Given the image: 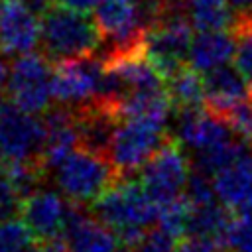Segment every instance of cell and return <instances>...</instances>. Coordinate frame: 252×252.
<instances>
[{
  "label": "cell",
  "instance_id": "obj_19",
  "mask_svg": "<svg viewBox=\"0 0 252 252\" xmlns=\"http://www.w3.org/2000/svg\"><path fill=\"white\" fill-rule=\"evenodd\" d=\"M230 217H232L230 209L224 203L209 201L203 205H193L187 234H207V236L220 238Z\"/></svg>",
  "mask_w": 252,
  "mask_h": 252
},
{
  "label": "cell",
  "instance_id": "obj_11",
  "mask_svg": "<svg viewBox=\"0 0 252 252\" xmlns=\"http://www.w3.org/2000/svg\"><path fill=\"white\" fill-rule=\"evenodd\" d=\"M69 203L55 191L37 187L22 199L20 217L37 240H47L63 232Z\"/></svg>",
  "mask_w": 252,
  "mask_h": 252
},
{
  "label": "cell",
  "instance_id": "obj_26",
  "mask_svg": "<svg viewBox=\"0 0 252 252\" xmlns=\"http://www.w3.org/2000/svg\"><path fill=\"white\" fill-rule=\"evenodd\" d=\"M209 177L211 175H207V173H201V171H195V169L191 171V175L187 179V185H185V197L191 201V205H203V203H209V201L217 199L215 185Z\"/></svg>",
  "mask_w": 252,
  "mask_h": 252
},
{
  "label": "cell",
  "instance_id": "obj_21",
  "mask_svg": "<svg viewBox=\"0 0 252 252\" xmlns=\"http://www.w3.org/2000/svg\"><path fill=\"white\" fill-rule=\"evenodd\" d=\"M230 30L236 43L234 63L238 71L252 83V10L238 12Z\"/></svg>",
  "mask_w": 252,
  "mask_h": 252
},
{
  "label": "cell",
  "instance_id": "obj_34",
  "mask_svg": "<svg viewBox=\"0 0 252 252\" xmlns=\"http://www.w3.org/2000/svg\"><path fill=\"white\" fill-rule=\"evenodd\" d=\"M144 2H154V0H144Z\"/></svg>",
  "mask_w": 252,
  "mask_h": 252
},
{
  "label": "cell",
  "instance_id": "obj_29",
  "mask_svg": "<svg viewBox=\"0 0 252 252\" xmlns=\"http://www.w3.org/2000/svg\"><path fill=\"white\" fill-rule=\"evenodd\" d=\"M57 4L71 8V10H79V12H89L94 10V6L98 4V0H55Z\"/></svg>",
  "mask_w": 252,
  "mask_h": 252
},
{
  "label": "cell",
  "instance_id": "obj_24",
  "mask_svg": "<svg viewBox=\"0 0 252 252\" xmlns=\"http://www.w3.org/2000/svg\"><path fill=\"white\" fill-rule=\"evenodd\" d=\"M220 118L230 126V130L244 142H252V98H246L232 108H228Z\"/></svg>",
  "mask_w": 252,
  "mask_h": 252
},
{
  "label": "cell",
  "instance_id": "obj_5",
  "mask_svg": "<svg viewBox=\"0 0 252 252\" xmlns=\"http://www.w3.org/2000/svg\"><path fill=\"white\" fill-rule=\"evenodd\" d=\"M49 59L41 53H26L18 55V59L12 63L10 73H8V83H6V93L8 100H12L18 108L30 112V114H39L47 110L53 91H51V77L53 73L49 71Z\"/></svg>",
  "mask_w": 252,
  "mask_h": 252
},
{
  "label": "cell",
  "instance_id": "obj_32",
  "mask_svg": "<svg viewBox=\"0 0 252 252\" xmlns=\"http://www.w3.org/2000/svg\"><path fill=\"white\" fill-rule=\"evenodd\" d=\"M20 252H43L41 250V244L37 242V244H28L24 250H20Z\"/></svg>",
  "mask_w": 252,
  "mask_h": 252
},
{
  "label": "cell",
  "instance_id": "obj_14",
  "mask_svg": "<svg viewBox=\"0 0 252 252\" xmlns=\"http://www.w3.org/2000/svg\"><path fill=\"white\" fill-rule=\"evenodd\" d=\"M215 193L230 211H252V156L246 154L213 177Z\"/></svg>",
  "mask_w": 252,
  "mask_h": 252
},
{
  "label": "cell",
  "instance_id": "obj_27",
  "mask_svg": "<svg viewBox=\"0 0 252 252\" xmlns=\"http://www.w3.org/2000/svg\"><path fill=\"white\" fill-rule=\"evenodd\" d=\"M175 238L161 228H148L128 252H175Z\"/></svg>",
  "mask_w": 252,
  "mask_h": 252
},
{
  "label": "cell",
  "instance_id": "obj_7",
  "mask_svg": "<svg viewBox=\"0 0 252 252\" xmlns=\"http://www.w3.org/2000/svg\"><path fill=\"white\" fill-rule=\"evenodd\" d=\"M191 161L181 150V142L175 138H167L163 146L152 156V159L140 169V181L152 199L161 205L177 195H181L187 179Z\"/></svg>",
  "mask_w": 252,
  "mask_h": 252
},
{
  "label": "cell",
  "instance_id": "obj_9",
  "mask_svg": "<svg viewBox=\"0 0 252 252\" xmlns=\"http://www.w3.org/2000/svg\"><path fill=\"white\" fill-rule=\"evenodd\" d=\"M63 236L71 252H124L118 232L98 220L83 203L69 201Z\"/></svg>",
  "mask_w": 252,
  "mask_h": 252
},
{
  "label": "cell",
  "instance_id": "obj_13",
  "mask_svg": "<svg viewBox=\"0 0 252 252\" xmlns=\"http://www.w3.org/2000/svg\"><path fill=\"white\" fill-rule=\"evenodd\" d=\"M205 83V106L219 116L224 114L234 104L252 98V83L238 71V67L220 65L207 71Z\"/></svg>",
  "mask_w": 252,
  "mask_h": 252
},
{
  "label": "cell",
  "instance_id": "obj_25",
  "mask_svg": "<svg viewBox=\"0 0 252 252\" xmlns=\"http://www.w3.org/2000/svg\"><path fill=\"white\" fill-rule=\"evenodd\" d=\"M24 195L18 191L10 175L0 163V219H12L20 213Z\"/></svg>",
  "mask_w": 252,
  "mask_h": 252
},
{
  "label": "cell",
  "instance_id": "obj_10",
  "mask_svg": "<svg viewBox=\"0 0 252 252\" xmlns=\"http://www.w3.org/2000/svg\"><path fill=\"white\" fill-rule=\"evenodd\" d=\"M37 18L22 0H0V53H32L41 35V22Z\"/></svg>",
  "mask_w": 252,
  "mask_h": 252
},
{
  "label": "cell",
  "instance_id": "obj_28",
  "mask_svg": "<svg viewBox=\"0 0 252 252\" xmlns=\"http://www.w3.org/2000/svg\"><path fill=\"white\" fill-rule=\"evenodd\" d=\"M175 252H224V248H222L220 240L215 236L189 234L175 246Z\"/></svg>",
  "mask_w": 252,
  "mask_h": 252
},
{
  "label": "cell",
  "instance_id": "obj_15",
  "mask_svg": "<svg viewBox=\"0 0 252 252\" xmlns=\"http://www.w3.org/2000/svg\"><path fill=\"white\" fill-rule=\"evenodd\" d=\"M234 51L236 43L232 33H226L224 30L199 32L197 35H193L189 47V65L199 73H207L220 65H226Z\"/></svg>",
  "mask_w": 252,
  "mask_h": 252
},
{
  "label": "cell",
  "instance_id": "obj_2",
  "mask_svg": "<svg viewBox=\"0 0 252 252\" xmlns=\"http://www.w3.org/2000/svg\"><path fill=\"white\" fill-rule=\"evenodd\" d=\"M102 39L96 20L87 12L57 4L41 16V53L49 61L59 63L94 55Z\"/></svg>",
  "mask_w": 252,
  "mask_h": 252
},
{
  "label": "cell",
  "instance_id": "obj_31",
  "mask_svg": "<svg viewBox=\"0 0 252 252\" xmlns=\"http://www.w3.org/2000/svg\"><path fill=\"white\" fill-rule=\"evenodd\" d=\"M8 73H10V69L6 67L4 59L0 57V94H2V91L6 89V83H8Z\"/></svg>",
  "mask_w": 252,
  "mask_h": 252
},
{
  "label": "cell",
  "instance_id": "obj_3",
  "mask_svg": "<svg viewBox=\"0 0 252 252\" xmlns=\"http://www.w3.org/2000/svg\"><path fill=\"white\" fill-rule=\"evenodd\" d=\"M120 177H124L108 156L77 148L57 169V189L73 203H94L104 191H108Z\"/></svg>",
  "mask_w": 252,
  "mask_h": 252
},
{
  "label": "cell",
  "instance_id": "obj_30",
  "mask_svg": "<svg viewBox=\"0 0 252 252\" xmlns=\"http://www.w3.org/2000/svg\"><path fill=\"white\" fill-rule=\"evenodd\" d=\"M22 4L32 10L35 16H43L51 8V0H22Z\"/></svg>",
  "mask_w": 252,
  "mask_h": 252
},
{
  "label": "cell",
  "instance_id": "obj_23",
  "mask_svg": "<svg viewBox=\"0 0 252 252\" xmlns=\"http://www.w3.org/2000/svg\"><path fill=\"white\" fill-rule=\"evenodd\" d=\"M32 230L16 217L0 222V252H20L32 244Z\"/></svg>",
  "mask_w": 252,
  "mask_h": 252
},
{
  "label": "cell",
  "instance_id": "obj_12",
  "mask_svg": "<svg viewBox=\"0 0 252 252\" xmlns=\"http://www.w3.org/2000/svg\"><path fill=\"white\" fill-rule=\"evenodd\" d=\"M177 140L189 148L203 150L209 146H215L222 140L232 138L230 126L213 110L207 106L179 110L177 112Z\"/></svg>",
  "mask_w": 252,
  "mask_h": 252
},
{
  "label": "cell",
  "instance_id": "obj_22",
  "mask_svg": "<svg viewBox=\"0 0 252 252\" xmlns=\"http://www.w3.org/2000/svg\"><path fill=\"white\" fill-rule=\"evenodd\" d=\"M219 240L224 252H252V211L230 217Z\"/></svg>",
  "mask_w": 252,
  "mask_h": 252
},
{
  "label": "cell",
  "instance_id": "obj_1",
  "mask_svg": "<svg viewBox=\"0 0 252 252\" xmlns=\"http://www.w3.org/2000/svg\"><path fill=\"white\" fill-rule=\"evenodd\" d=\"M93 215L114 228L128 252L154 222H158L159 205L146 191L142 181L120 177L108 191L93 203Z\"/></svg>",
  "mask_w": 252,
  "mask_h": 252
},
{
  "label": "cell",
  "instance_id": "obj_33",
  "mask_svg": "<svg viewBox=\"0 0 252 252\" xmlns=\"http://www.w3.org/2000/svg\"><path fill=\"white\" fill-rule=\"evenodd\" d=\"M228 4H232V6H246L248 2H252V0H226Z\"/></svg>",
  "mask_w": 252,
  "mask_h": 252
},
{
  "label": "cell",
  "instance_id": "obj_4",
  "mask_svg": "<svg viewBox=\"0 0 252 252\" xmlns=\"http://www.w3.org/2000/svg\"><path fill=\"white\" fill-rule=\"evenodd\" d=\"M167 134L163 124L138 118H124L116 128L108 158L116 165V169L124 177H128L140 171L163 146Z\"/></svg>",
  "mask_w": 252,
  "mask_h": 252
},
{
  "label": "cell",
  "instance_id": "obj_35",
  "mask_svg": "<svg viewBox=\"0 0 252 252\" xmlns=\"http://www.w3.org/2000/svg\"><path fill=\"white\" fill-rule=\"evenodd\" d=\"M250 4H252V2H250Z\"/></svg>",
  "mask_w": 252,
  "mask_h": 252
},
{
  "label": "cell",
  "instance_id": "obj_18",
  "mask_svg": "<svg viewBox=\"0 0 252 252\" xmlns=\"http://www.w3.org/2000/svg\"><path fill=\"white\" fill-rule=\"evenodd\" d=\"M246 154H248V150H246V142L242 138L240 140L228 138V140H222L215 146L197 150L193 159H191V167L195 171L215 175V173L228 167L230 163H234L236 159H240Z\"/></svg>",
  "mask_w": 252,
  "mask_h": 252
},
{
  "label": "cell",
  "instance_id": "obj_20",
  "mask_svg": "<svg viewBox=\"0 0 252 252\" xmlns=\"http://www.w3.org/2000/svg\"><path fill=\"white\" fill-rule=\"evenodd\" d=\"M191 211H193V205L185 197V193L161 203L159 205V215H158L159 228L165 230L167 234H171L173 238H179V236L187 234Z\"/></svg>",
  "mask_w": 252,
  "mask_h": 252
},
{
  "label": "cell",
  "instance_id": "obj_6",
  "mask_svg": "<svg viewBox=\"0 0 252 252\" xmlns=\"http://www.w3.org/2000/svg\"><path fill=\"white\" fill-rule=\"evenodd\" d=\"M45 134L43 118L18 108L12 100H0V161H41Z\"/></svg>",
  "mask_w": 252,
  "mask_h": 252
},
{
  "label": "cell",
  "instance_id": "obj_17",
  "mask_svg": "<svg viewBox=\"0 0 252 252\" xmlns=\"http://www.w3.org/2000/svg\"><path fill=\"white\" fill-rule=\"evenodd\" d=\"M185 16L199 32L232 28L236 12L230 10L226 0H181Z\"/></svg>",
  "mask_w": 252,
  "mask_h": 252
},
{
  "label": "cell",
  "instance_id": "obj_16",
  "mask_svg": "<svg viewBox=\"0 0 252 252\" xmlns=\"http://www.w3.org/2000/svg\"><path fill=\"white\" fill-rule=\"evenodd\" d=\"M165 91L177 112L205 106V83L203 77H199V71L193 67L183 65L171 77H167Z\"/></svg>",
  "mask_w": 252,
  "mask_h": 252
},
{
  "label": "cell",
  "instance_id": "obj_8",
  "mask_svg": "<svg viewBox=\"0 0 252 252\" xmlns=\"http://www.w3.org/2000/svg\"><path fill=\"white\" fill-rule=\"evenodd\" d=\"M102 71V57L96 59L94 55L55 63L51 77L53 98L67 106L94 98L100 91Z\"/></svg>",
  "mask_w": 252,
  "mask_h": 252
}]
</instances>
